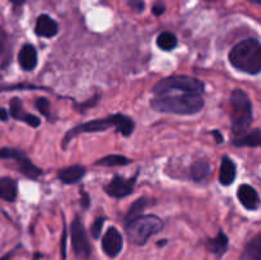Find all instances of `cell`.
<instances>
[{"label": "cell", "mask_w": 261, "mask_h": 260, "mask_svg": "<svg viewBox=\"0 0 261 260\" xmlns=\"http://www.w3.org/2000/svg\"><path fill=\"white\" fill-rule=\"evenodd\" d=\"M86 175V167L82 165H73L61 168L58 172V178L63 184H76Z\"/></svg>", "instance_id": "obj_14"}, {"label": "cell", "mask_w": 261, "mask_h": 260, "mask_svg": "<svg viewBox=\"0 0 261 260\" xmlns=\"http://www.w3.org/2000/svg\"><path fill=\"white\" fill-rule=\"evenodd\" d=\"M166 241H158V246H162V245H165Z\"/></svg>", "instance_id": "obj_35"}, {"label": "cell", "mask_w": 261, "mask_h": 260, "mask_svg": "<svg viewBox=\"0 0 261 260\" xmlns=\"http://www.w3.org/2000/svg\"><path fill=\"white\" fill-rule=\"evenodd\" d=\"M209 2H217V0H209Z\"/></svg>", "instance_id": "obj_36"}, {"label": "cell", "mask_w": 261, "mask_h": 260, "mask_svg": "<svg viewBox=\"0 0 261 260\" xmlns=\"http://www.w3.org/2000/svg\"><path fill=\"white\" fill-rule=\"evenodd\" d=\"M212 134L214 135V138H216V140H217V143H218V144H221L222 142H223V135L221 134V133L218 132V130H213V132H212Z\"/></svg>", "instance_id": "obj_31"}, {"label": "cell", "mask_w": 261, "mask_h": 260, "mask_svg": "<svg viewBox=\"0 0 261 260\" xmlns=\"http://www.w3.org/2000/svg\"><path fill=\"white\" fill-rule=\"evenodd\" d=\"M124 242H122V236L119 229L115 227H110L102 239V250L105 254L110 257H116L121 252Z\"/></svg>", "instance_id": "obj_10"}, {"label": "cell", "mask_w": 261, "mask_h": 260, "mask_svg": "<svg viewBox=\"0 0 261 260\" xmlns=\"http://www.w3.org/2000/svg\"><path fill=\"white\" fill-rule=\"evenodd\" d=\"M249 2L255 3V4H259V5H261V0H249Z\"/></svg>", "instance_id": "obj_34"}, {"label": "cell", "mask_w": 261, "mask_h": 260, "mask_svg": "<svg viewBox=\"0 0 261 260\" xmlns=\"http://www.w3.org/2000/svg\"><path fill=\"white\" fill-rule=\"evenodd\" d=\"M206 247L209 251L213 252L218 257L223 256L228 249V237L223 231H219V233L214 239H211L206 242Z\"/></svg>", "instance_id": "obj_17"}, {"label": "cell", "mask_w": 261, "mask_h": 260, "mask_svg": "<svg viewBox=\"0 0 261 260\" xmlns=\"http://www.w3.org/2000/svg\"><path fill=\"white\" fill-rule=\"evenodd\" d=\"M35 31L38 36H41V37L51 38L54 37V36H56L59 27L58 23H56L53 18L48 17V15L46 14H42L38 17L37 22H36Z\"/></svg>", "instance_id": "obj_13"}, {"label": "cell", "mask_w": 261, "mask_h": 260, "mask_svg": "<svg viewBox=\"0 0 261 260\" xmlns=\"http://www.w3.org/2000/svg\"><path fill=\"white\" fill-rule=\"evenodd\" d=\"M81 195L83 196V200H82V203H83V206H84V208H88V206H89V196H88V194H87L86 191L82 190L81 191Z\"/></svg>", "instance_id": "obj_30"}, {"label": "cell", "mask_w": 261, "mask_h": 260, "mask_svg": "<svg viewBox=\"0 0 261 260\" xmlns=\"http://www.w3.org/2000/svg\"><path fill=\"white\" fill-rule=\"evenodd\" d=\"M149 204H150L149 198H145L144 196V198L137 199V200L133 203V205L129 208L126 216H125V221H126V223L127 222L133 221L134 218H137V217H139L140 213H142V212H144V209L147 208Z\"/></svg>", "instance_id": "obj_22"}, {"label": "cell", "mask_w": 261, "mask_h": 260, "mask_svg": "<svg viewBox=\"0 0 261 260\" xmlns=\"http://www.w3.org/2000/svg\"><path fill=\"white\" fill-rule=\"evenodd\" d=\"M61 254H63V257L65 259V256H66V229H64V232H63V240H61Z\"/></svg>", "instance_id": "obj_29"}, {"label": "cell", "mask_w": 261, "mask_h": 260, "mask_svg": "<svg viewBox=\"0 0 261 260\" xmlns=\"http://www.w3.org/2000/svg\"><path fill=\"white\" fill-rule=\"evenodd\" d=\"M231 119L232 133L237 138L247 133L252 122V106L249 96L242 89H234L231 93Z\"/></svg>", "instance_id": "obj_4"}, {"label": "cell", "mask_w": 261, "mask_h": 260, "mask_svg": "<svg viewBox=\"0 0 261 260\" xmlns=\"http://www.w3.org/2000/svg\"><path fill=\"white\" fill-rule=\"evenodd\" d=\"M18 60H19V65L22 66V69L33 70L37 65V51H36L35 46H23L19 51V55H18Z\"/></svg>", "instance_id": "obj_15"}, {"label": "cell", "mask_w": 261, "mask_h": 260, "mask_svg": "<svg viewBox=\"0 0 261 260\" xmlns=\"http://www.w3.org/2000/svg\"><path fill=\"white\" fill-rule=\"evenodd\" d=\"M0 157L3 160H13L17 165L18 171L22 172L23 175L27 176L30 178H37L38 176L42 175V170L38 168L37 166L33 165L31 162L30 158L25 155V153H23L22 150L18 149H10V148H3L2 152H0Z\"/></svg>", "instance_id": "obj_8"}, {"label": "cell", "mask_w": 261, "mask_h": 260, "mask_svg": "<svg viewBox=\"0 0 261 260\" xmlns=\"http://www.w3.org/2000/svg\"><path fill=\"white\" fill-rule=\"evenodd\" d=\"M0 196L7 201H14L17 198V181L10 177H3L0 180Z\"/></svg>", "instance_id": "obj_19"}, {"label": "cell", "mask_w": 261, "mask_h": 260, "mask_svg": "<svg viewBox=\"0 0 261 260\" xmlns=\"http://www.w3.org/2000/svg\"><path fill=\"white\" fill-rule=\"evenodd\" d=\"M127 4H129V7L132 8L133 10H135V12H138V13H142L143 10H144V7H145V4L143 0H129V3H127Z\"/></svg>", "instance_id": "obj_27"}, {"label": "cell", "mask_w": 261, "mask_h": 260, "mask_svg": "<svg viewBox=\"0 0 261 260\" xmlns=\"http://www.w3.org/2000/svg\"><path fill=\"white\" fill-rule=\"evenodd\" d=\"M10 3H13L14 5H22L25 0H9Z\"/></svg>", "instance_id": "obj_33"}, {"label": "cell", "mask_w": 261, "mask_h": 260, "mask_svg": "<svg viewBox=\"0 0 261 260\" xmlns=\"http://www.w3.org/2000/svg\"><path fill=\"white\" fill-rule=\"evenodd\" d=\"M150 107L163 114L194 115L204 107L200 94L184 93L180 96H158L150 101Z\"/></svg>", "instance_id": "obj_2"}, {"label": "cell", "mask_w": 261, "mask_h": 260, "mask_svg": "<svg viewBox=\"0 0 261 260\" xmlns=\"http://www.w3.org/2000/svg\"><path fill=\"white\" fill-rule=\"evenodd\" d=\"M236 178V165L229 157H223L219 170V181L222 185H231Z\"/></svg>", "instance_id": "obj_16"}, {"label": "cell", "mask_w": 261, "mask_h": 260, "mask_svg": "<svg viewBox=\"0 0 261 260\" xmlns=\"http://www.w3.org/2000/svg\"><path fill=\"white\" fill-rule=\"evenodd\" d=\"M110 127H115V129L119 133H121L124 137H129V135H132V133L134 132L135 124L134 120H133L132 117L122 114L111 115V116L106 117V119H97L88 122H83V124L76 125L75 127H73V129H70L66 133L65 138H64L63 140V148L65 149L68 143L70 142L75 135L83 134V133L105 132V130L110 129Z\"/></svg>", "instance_id": "obj_1"}, {"label": "cell", "mask_w": 261, "mask_h": 260, "mask_svg": "<svg viewBox=\"0 0 261 260\" xmlns=\"http://www.w3.org/2000/svg\"><path fill=\"white\" fill-rule=\"evenodd\" d=\"M2 120L3 121H7L8 120V114H7V110L2 109Z\"/></svg>", "instance_id": "obj_32"}, {"label": "cell", "mask_w": 261, "mask_h": 260, "mask_svg": "<svg viewBox=\"0 0 261 260\" xmlns=\"http://www.w3.org/2000/svg\"><path fill=\"white\" fill-rule=\"evenodd\" d=\"M163 222L154 214L139 216L126 223V235L135 245H144L150 236L162 231Z\"/></svg>", "instance_id": "obj_5"}, {"label": "cell", "mask_w": 261, "mask_h": 260, "mask_svg": "<svg viewBox=\"0 0 261 260\" xmlns=\"http://www.w3.org/2000/svg\"><path fill=\"white\" fill-rule=\"evenodd\" d=\"M103 222H105V218L103 217H98V218L96 219V221L92 223L91 226V233L92 236H93V239H99V236H101L102 233V227H103Z\"/></svg>", "instance_id": "obj_26"}, {"label": "cell", "mask_w": 261, "mask_h": 260, "mask_svg": "<svg viewBox=\"0 0 261 260\" xmlns=\"http://www.w3.org/2000/svg\"><path fill=\"white\" fill-rule=\"evenodd\" d=\"M157 46L163 51H171L177 46V38L171 32H162L157 38Z\"/></svg>", "instance_id": "obj_24"}, {"label": "cell", "mask_w": 261, "mask_h": 260, "mask_svg": "<svg viewBox=\"0 0 261 260\" xmlns=\"http://www.w3.org/2000/svg\"><path fill=\"white\" fill-rule=\"evenodd\" d=\"M132 160L120 154H110L101 158L96 162L97 166H106V167H115V166H125L129 165Z\"/></svg>", "instance_id": "obj_23"}, {"label": "cell", "mask_w": 261, "mask_h": 260, "mask_svg": "<svg viewBox=\"0 0 261 260\" xmlns=\"http://www.w3.org/2000/svg\"><path fill=\"white\" fill-rule=\"evenodd\" d=\"M240 260H261V235L246 245Z\"/></svg>", "instance_id": "obj_20"}, {"label": "cell", "mask_w": 261, "mask_h": 260, "mask_svg": "<svg viewBox=\"0 0 261 260\" xmlns=\"http://www.w3.org/2000/svg\"><path fill=\"white\" fill-rule=\"evenodd\" d=\"M171 91H182L185 93L201 94L204 92V84L199 79L188 75H173L161 79L152 88V92L157 96H163Z\"/></svg>", "instance_id": "obj_6"}, {"label": "cell", "mask_w": 261, "mask_h": 260, "mask_svg": "<svg viewBox=\"0 0 261 260\" xmlns=\"http://www.w3.org/2000/svg\"><path fill=\"white\" fill-rule=\"evenodd\" d=\"M9 107H10L9 110L10 115H12L15 120H19V121L25 122V124L30 125V126L32 127L40 126L41 120L38 119L37 116H35V115L25 112L19 98H17V97L12 98V101L9 102Z\"/></svg>", "instance_id": "obj_12"}, {"label": "cell", "mask_w": 261, "mask_h": 260, "mask_svg": "<svg viewBox=\"0 0 261 260\" xmlns=\"http://www.w3.org/2000/svg\"><path fill=\"white\" fill-rule=\"evenodd\" d=\"M165 10H166V7L165 4H162V3H155L152 8V13L154 15H157V17L162 15L163 13H165Z\"/></svg>", "instance_id": "obj_28"}, {"label": "cell", "mask_w": 261, "mask_h": 260, "mask_svg": "<svg viewBox=\"0 0 261 260\" xmlns=\"http://www.w3.org/2000/svg\"><path fill=\"white\" fill-rule=\"evenodd\" d=\"M232 144L236 147H261V130L255 129L249 134L233 139Z\"/></svg>", "instance_id": "obj_18"}, {"label": "cell", "mask_w": 261, "mask_h": 260, "mask_svg": "<svg viewBox=\"0 0 261 260\" xmlns=\"http://www.w3.org/2000/svg\"><path fill=\"white\" fill-rule=\"evenodd\" d=\"M237 198L241 201L242 205L249 211H257L261 205L260 196L257 191L252 186L244 184L237 190Z\"/></svg>", "instance_id": "obj_11"}, {"label": "cell", "mask_w": 261, "mask_h": 260, "mask_svg": "<svg viewBox=\"0 0 261 260\" xmlns=\"http://www.w3.org/2000/svg\"><path fill=\"white\" fill-rule=\"evenodd\" d=\"M137 175L134 177H130V178H125L122 176H114L111 181H110L107 185L103 186L105 191L109 194L110 196L112 198H117V199H121L125 198V196L130 195L134 190V186H135V181H137Z\"/></svg>", "instance_id": "obj_9"}, {"label": "cell", "mask_w": 261, "mask_h": 260, "mask_svg": "<svg viewBox=\"0 0 261 260\" xmlns=\"http://www.w3.org/2000/svg\"><path fill=\"white\" fill-rule=\"evenodd\" d=\"M70 233L71 246H73L74 254H75L79 259H88V257L91 256L92 252L91 244H89L86 229H84V226L79 217H75L74 221L71 222Z\"/></svg>", "instance_id": "obj_7"}, {"label": "cell", "mask_w": 261, "mask_h": 260, "mask_svg": "<svg viewBox=\"0 0 261 260\" xmlns=\"http://www.w3.org/2000/svg\"><path fill=\"white\" fill-rule=\"evenodd\" d=\"M229 61L239 70L247 74L261 71V43L255 38H247L237 43L229 53Z\"/></svg>", "instance_id": "obj_3"}, {"label": "cell", "mask_w": 261, "mask_h": 260, "mask_svg": "<svg viewBox=\"0 0 261 260\" xmlns=\"http://www.w3.org/2000/svg\"><path fill=\"white\" fill-rule=\"evenodd\" d=\"M36 109L41 112L45 117H50V102L46 98H38L36 101Z\"/></svg>", "instance_id": "obj_25"}, {"label": "cell", "mask_w": 261, "mask_h": 260, "mask_svg": "<svg viewBox=\"0 0 261 260\" xmlns=\"http://www.w3.org/2000/svg\"><path fill=\"white\" fill-rule=\"evenodd\" d=\"M211 173V165L206 161H196L191 165L190 177L196 183L205 180Z\"/></svg>", "instance_id": "obj_21"}]
</instances>
